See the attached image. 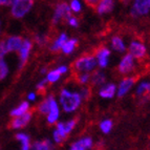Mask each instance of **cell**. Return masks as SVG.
<instances>
[{"label": "cell", "instance_id": "1", "mask_svg": "<svg viewBox=\"0 0 150 150\" xmlns=\"http://www.w3.org/2000/svg\"><path fill=\"white\" fill-rule=\"evenodd\" d=\"M82 98L79 91H75L69 88H63L61 89L59 95V105L61 109L66 113H73L82 104Z\"/></svg>", "mask_w": 150, "mask_h": 150}, {"label": "cell", "instance_id": "2", "mask_svg": "<svg viewBox=\"0 0 150 150\" xmlns=\"http://www.w3.org/2000/svg\"><path fill=\"white\" fill-rule=\"evenodd\" d=\"M34 6V0H14L11 4V14L17 19H22Z\"/></svg>", "mask_w": 150, "mask_h": 150}, {"label": "cell", "instance_id": "3", "mask_svg": "<svg viewBox=\"0 0 150 150\" xmlns=\"http://www.w3.org/2000/svg\"><path fill=\"white\" fill-rule=\"evenodd\" d=\"M98 67L97 60L93 55L82 56L74 63V69L76 73H93Z\"/></svg>", "mask_w": 150, "mask_h": 150}, {"label": "cell", "instance_id": "4", "mask_svg": "<svg viewBox=\"0 0 150 150\" xmlns=\"http://www.w3.org/2000/svg\"><path fill=\"white\" fill-rule=\"evenodd\" d=\"M135 67V59L131 54L127 53L121 58L120 62L118 64V70L121 75L127 76L132 73Z\"/></svg>", "mask_w": 150, "mask_h": 150}, {"label": "cell", "instance_id": "5", "mask_svg": "<svg viewBox=\"0 0 150 150\" xmlns=\"http://www.w3.org/2000/svg\"><path fill=\"white\" fill-rule=\"evenodd\" d=\"M71 15V11H70L69 4L66 2H60L56 5L55 11H54V15L52 18V22L53 24H58L60 23L63 19H67Z\"/></svg>", "mask_w": 150, "mask_h": 150}, {"label": "cell", "instance_id": "6", "mask_svg": "<svg viewBox=\"0 0 150 150\" xmlns=\"http://www.w3.org/2000/svg\"><path fill=\"white\" fill-rule=\"evenodd\" d=\"M48 100H50V110L46 115V122L50 125H54L60 119V105L53 96H48Z\"/></svg>", "mask_w": 150, "mask_h": 150}, {"label": "cell", "instance_id": "7", "mask_svg": "<svg viewBox=\"0 0 150 150\" xmlns=\"http://www.w3.org/2000/svg\"><path fill=\"white\" fill-rule=\"evenodd\" d=\"M128 53L131 54L135 60H142L147 54V47L142 41L132 40L128 45Z\"/></svg>", "mask_w": 150, "mask_h": 150}, {"label": "cell", "instance_id": "8", "mask_svg": "<svg viewBox=\"0 0 150 150\" xmlns=\"http://www.w3.org/2000/svg\"><path fill=\"white\" fill-rule=\"evenodd\" d=\"M150 12V0H134L130 11L131 16L134 18L145 16Z\"/></svg>", "mask_w": 150, "mask_h": 150}, {"label": "cell", "instance_id": "9", "mask_svg": "<svg viewBox=\"0 0 150 150\" xmlns=\"http://www.w3.org/2000/svg\"><path fill=\"white\" fill-rule=\"evenodd\" d=\"M33 48V42L30 39H23V42L21 44L20 48H19V64L18 67L22 68L26 62H28V58L30 56V52Z\"/></svg>", "mask_w": 150, "mask_h": 150}, {"label": "cell", "instance_id": "10", "mask_svg": "<svg viewBox=\"0 0 150 150\" xmlns=\"http://www.w3.org/2000/svg\"><path fill=\"white\" fill-rule=\"evenodd\" d=\"M110 55H111V52H110V50L108 47L102 46V47L98 48L95 55L98 67H100L101 69L107 68V66L109 65Z\"/></svg>", "mask_w": 150, "mask_h": 150}, {"label": "cell", "instance_id": "11", "mask_svg": "<svg viewBox=\"0 0 150 150\" xmlns=\"http://www.w3.org/2000/svg\"><path fill=\"white\" fill-rule=\"evenodd\" d=\"M135 85V79L133 77H126L120 81L119 85H117V97L123 98L133 88Z\"/></svg>", "mask_w": 150, "mask_h": 150}, {"label": "cell", "instance_id": "12", "mask_svg": "<svg viewBox=\"0 0 150 150\" xmlns=\"http://www.w3.org/2000/svg\"><path fill=\"white\" fill-rule=\"evenodd\" d=\"M32 118H33V115L30 110H28V112L23 113V115H18V117H14V119L11 121L10 126L13 129H21V128L28 125V123L30 122Z\"/></svg>", "mask_w": 150, "mask_h": 150}, {"label": "cell", "instance_id": "13", "mask_svg": "<svg viewBox=\"0 0 150 150\" xmlns=\"http://www.w3.org/2000/svg\"><path fill=\"white\" fill-rule=\"evenodd\" d=\"M99 96L102 99H106V100L115 98L117 96V85L115 83L105 82L99 87Z\"/></svg>", "mask_w": 150, "mask_h": 150}, {"label": "cell", "instance_id": "14", "mask_svg": "<svg viewBox=\"0 0 150 150\" xmlns=\"http://www.w3.org/2000/svg\"><path fill=\"white\" fill-rule=\"evenodd\" d=\"M23 42V39L20 36H10L4 40L5 47L8 53H16L19 50L21 44Z\"/></svg>", "mask_w": 150, "mask_h": 150}, {"label": "cell", "instance_id": "15", "mask_svg": "<svg viewBox=\"0 0 150 150\" xmlns=\"http://www.w3.org/2000/svg\"><path fill=\"white\" fill-rule=\"evenodd\" d=\"M93 147V141L90 137H84L75 142L69 146L70 150H88Z\"/></svg>", "mask_w": 150, "mask_h": 150}, {"label": "cell", "instance_id": "16", "mask_svg": "<svg viewBox=\"0 0 150 150\" xmlns=\"http://www.w3.org/2000/svg\"><path fill=\"white\" fill-rule=\"evenodd\" d=\"M115 0H99L97 3V13L99 15H107L115 8Z\"/></svg>", "mask_w": 150, "mask_h": 150}, {"label": "cell", "instance_id": "17", "mask_svg": "<svg viewBox=\"0 0 150 150\" xmlns=\"http://www.w3.org/2000/svg\"><path fill=\"white\" fill-rule=\"evenodd\" d=\"M110 47L111 50L117 52V53L123 54L127 50V46H126L125 41L123 40L120 36H113L110 40Z\"/></svg>", "mask_w": 150, "mask_h": 150}, {"label": "cell", "instance_id": "18", "mask_svg": "<svg viewBox=\"0 0 150 150\" xmlns=\"http://www.w3.org/2000/svg\"><path fill=\"white\" fill-rule=\"evenodd\" d=\"M93 75L90 77V83L93 84V86H99L103 85L104 83L106 82V75L101 70H93Z\"/></svg>", "mask_w": 150, "mask_h": 150}, {"label": "cell", "instance_id": "19", "mask_svg": "<svg viewBox=\"0 0 150 150\" xmlns=\"http://www.w3.org/2000/svg\"><path fill=\"white\" fill-rule=\"evenodd\" d=\"M68 39V36L66 33H61L60 35L58 36L57 38H56L55 40L53 41V43L50 44V50H52V52H59V50H61V47H62V45L64 44V42Z\"/></svg>", "mask_w": 150, "mask_h": 150}, {"label": "cell", "instance_id": "20", "mask_svg": "<svg viewBox=\"0 0 150 150\" xmlns=\"http://www.w3.org/2000/svg\"><path fill=\"white\" fill-rule=\"evenodd\" d=\"M78 45V40L75 38H68L67 40L65 41L64 44L62 45L61 50L64 55H70L74 53V50H76Z\"/></svg>", "mask_w": 150, "mask_h": 150}, {"label": "cell", "instance_id": "21", "mask_svg": "<svg viewBox=\"0 0 150 150\" xmlns=\"http://www.w3.org/2000/svg\"><path fill=\"white\" fill-rule=\"evenodd\" d=\"M16 140L19 141L21 144V149L22 150H30L32 147L30 144V135L24 132H18L16 134Z\"/></svg>", "mask_w": 150, "mask_h": 150}, {"label": "cell", "instance_id": "22", "mask_svg": "<svg viewBox=\"0 0 150 150\" xmlns=\"http://www.w3.org/2000/svg\"><path fill=\"white\" fill-rule=\"evenodd\" d=\"M30 102H26V101L21 102L17 107H15L11 111V117L14 118V117H18V115H21L23 113L28 112V110H30Z\"/></svg>", "mask_w": 150, "mask_h": 150}, {"label": "cell", "instance_id": "23", "mask_svg": "<svg viewBox=\"0 0 150 150\" xmlns=\"http://www.w3.org/2000/svg\"><path fill=\"white\" fill-rule=\"evenodd\" d=\"M150 93V81L149 80H144L141 81L137 85L135 88V95L138 97H141L143 95H146V93Z\"/></svg>", "mask_w": 150, "mask_h": 150}, {"label": "cell", "instance_id": "24", "mask_svg": "<svg viewBox=\"0 0 150 150\" xmlns=\"http://www.w3.org/2000/svg\"><path fill=\"white\" fill-rule=\"evenodd\" d=\"M53 148V144L52 141L50 140H40L36 141L34 144H32L30 149H36V150H50Z\"/></svg>", "mask_w": 150, "mask_h": 150}, {"label": "cell", "instance_id": "25", "mask_svg": "<svg viewBox=\"0 0 150 150\" xmlns=\"http://www.w3.org/2000/svg\"><path fill=\"white\" fill-rule=\"evenodd\" d=\"M61 77H62V75H61V73L57 69V68L50 70V71H47V73L45 74V79L47 80V82L50 83V84L57 83L58 81L61 79Z\"/></svg>", "mask_w": 150, "mask_h": 150}, {"label": "cell", "instance_id": "26", "mask_svg": "<svg viewBox=\"0 0 150 150\" xmlns=\"http://www.w3.org/2000/svg\"><path fill=\"white\" fill-rule=\"evenodd\" d=\"M10 74V67L8 62L4 60V58L0 59V81H3L6 79V77Z\"/></svg>", "mask_w": 150, "mask_h": 150}, {"label": "cell", "instance_id": "27", "mask_svg": "<svg viewBox=\"0 0 150 150\" xmlns=\"http://www.w3.org/2000/svg\"><path fill=\"white\" fill-rule=\"evenodd\" d=\"M99 127H100V130L103 133L107 134V133H109L112 130L113 123L110 119H105V120L101 121L100 124H99Z\"/></svg>", "mask_w": 150, "mask_h": 150}, {"label": "cell", "instance_id": "28", "mask_svg": "<svg viewBox=\"0 0 150 150\" xmlns=\"http://www.w3.org/2000/svg\"><path fill=\"white\" fill-rule=\"evenodd\" d=\"M90 77L91 73H78L77 81L81 85H87L88 83H90Z\"/></svg>", "mask_w": 150, "mask_h": 150}, {"label": "cell", "instance_id": "29", "mask_svg": "<svg viewBox=\"0 0 150 150\" xmlns=\"http://www.w3.org/2000/svg\"><path fill=\"white\" fill-rule=\"evenodd\" d=\"M68 4H69L70 11L74 14H78V13H80L82 11V2H81V0H70Z\"/></svg>", "mask_w": 150, "mask_h": 150}, {"label": "cell", "instance_id": "30", "mask_svg": "<svg viewBox=\"0 0 150 150\" xmlns=\"http://www.w3.org/2000/svg\"><path fill=\"white\" fill-rule=\"evenodd\" d=\"M48 110H50V100H48V97L46 99L40 102V104L38 105V111L41 113V115H47Z\"/></svg>", "mask_w": 150, "mask_h": 150}, {"label": "cell", "instance_id": "31", "mask_svg": "<svg viewBox=\"0 0 150 150\" xmlns=\"http://www.w3.org/2000/svg\"><path fill=\"white\" fill-rule=\"evenodd\" d=\"M76 125H77V120H75V119H71V120H68L67 122H64V127L65 130H66V133L69 134L75 129Z\"/></svg>", "mask_w": 150, "mask_h": 150}, {"label": "cell", "instance_id": "32", "mask_svg": "<svg viewBox=\"0 0 150 150\" xmlns=\"http://www.w3.org/2000/svg\"><path fill=\"white\" fill-rule=\"evenodd\" d=\"M34 41H35L36 44L42 46V45H44L45 43L47 42V38H46V36L44 34H37L34 37Z\"/></svg>", "mask_w": 150, "mask_h": 150}, {"label": "cell", "instance_id": "33", "mask_svg": "<svg viewBox=\"0 0 150 150\" xmlns=\"http://www.w3.org/2000/svg\"><path fill=\"white\" fill-rule=\"evenodd\" d=\"M56 129L58 130V132L60 133L63 139H66V137H67L68 134L66 133V130H65L64 122H59V121H58V122L56 123Z\"/></svg>", "mask_w": 150, "mask_h": 150}, {"label": "cell", "instance_id": "34", "mask_svg": "<svg viewBox=\"0 0 150 150\" xmlns=\"http://www.w3.org/2000/svg\"><path fill=\"white\" fill-rule=\"evenodd\" d=\"M79 93H80L82 100H87L90 96V89L87 87V86L84 85L79 89Z\"/></svg>", "mask_w": 150, "mask_h": 150}, {"label": "cell", "instance_id": "35", "mask_svg": "<svg viewBox=\"0 0 150 150\" xmlns=\"http://www.w3.org/2000/svg\"><path fill=\"white\" fill-rule=\"evenodd\" d=\"M64 140H65V139H63L62 137H61V134L58 132V130L55 128V130L53 131V141H54V143H55V144H57V145H61Z\"/></svg>", "mask_w": 150, "mask_h": 150}, {"label": "cell", "instance_id": "36", "mask_svg": "<svg viewBox=\"0 0 150 150\" xmlns=\"http://www.w3.org/2000/svg\"><path fill=\"white\" fill-rule=\"evenodd\" d=\"M66 21H67L68 25L71 26V28H78V26H79V20H78V18L76 17V16L70 15L69 17L66 19Z\"/></svg>", "mask_w": 150, "mask_h": 150}, {"label": "cell", "instance_id": "37", "mask_svg": "<svg viewBox=\"0 0 150 150\" xmlns=\"http://www.w3.org/2000/svg\"><path fill=\"white\" fill-rule=\"evenodd\" d=\"M48 84L47 80L46 79H42V80H40L39 82L37 83V85H36V89L38 90V91H43V90L46 88V85Z\"/></svg>", "mask_w": 150, "mask_h": 150}, {"label": "cell", "instance_id": "38", "mask_svg": "<svg viewBox=\"0 0 150 150\" xmlns=\"http://www.w3.org/2000/svg\"><path fill=\"white\" fill-rule=\"evenodd\" d=\"M8 50H6V47H5V43L4 40L3 41H0V59H2L4 58L5 56L8 55Z\"/></svg>", "mask_w": 150, "mask_h": 150}, {"label": "cell", "instance_id": "39", "mask_svg": "<svg viewBox=\"0 0 150 150\" xmlns=\"http://www.w3.org/2000/svg\"><path fill=\"white\" fill-rule=\"evenodd\" d=\"M57 69L59 70L61 73V75H65V74L68 73V70H69V68H68V66H66V65H59L57 67Z\"/></svg>", "mask_w": 150, "mask_h": 150}, {"label": "cell", "instance_id": "40", "mask_svg": "<svg viewBox=\"0 0 150 150\" xmlns=\"http://www.w3.org/2000/svg\"><path fill=\"white\" fill-rule=\"evenodd\" d=\"M37 100V93H34V91H32V93H30L28 95V102H35V101Z\"/></svg>", "mask_w": 150, "mask_h": 150}, {"label": "cell", "instance_id": "41", "mask_svg": "<svg viewBox=\"0 0 150 150\" xmlns=\"http://www.w3.org/2000/svg\"><path fill=\"white\" fill-rule=\"evenodd\" d=\"M140 98H141V102H142V103H147V102H149V101H150V93H146V95L141 96Z\"/></svg>", "mask_w": 150, "mask_h": 150}, {"label": "cell", "instance_id": "42", "mask_svg": "<svg viewBox=\"0 0 150 150\" xmlns=\"http://www.w3.org/2000/svg\"><path fill=\"white\" fill-rule=\"evenodd\" d=\"M14 0H0V6H5V5H11Z\"/></svg>", "mask_w": 150, "mask_h": 150}, {"label": "cell", "instance_id": "43", "mask_svg": "<svg viewBox=\"0 0 150 150\" xmlns=\"http://www.w3.org/2000/svg\"><path fill=\"white\" fill-rule=\"evenodd\" d=\"M85 2L90 6H96L97 3L99 2V0H85Z\"/></svg>", "mask_w": 150, "mask_h": 150}, {"label": "cell", "instance_id": "44", "mask_svg": "<svg viewBox=\"0 0 150 150\" xmlns=\"http://www.w3.org/2000/svg\"><path fill=\"white\" fill-rule=\"evenodd\" d=\"M40 73L41 74H46V73H47V70H46V68H45V67H43L42 69L40 70Z\"/></svg>", "mask_w": 150, "mask_h": 150}, {"label": "cell", "instance_id": "45", "mask_svg": "<svg viewBox=\"0 0 150 150\" xmlns=\"http://www.w3.org/2000/svg\"><path fill=\"white\" fill-rule=\"evenodd\" d=\"M1 30H2V22L0 20V35H1Z\"/></svg>", "mask_w": 150, "mask_h": 150}]
</instances>
